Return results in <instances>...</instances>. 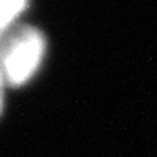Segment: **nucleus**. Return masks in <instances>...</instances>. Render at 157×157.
<instances>
[{
    "mask_svg": "<svg viewBox=\"0 0 157 157\" xmlns=\"http://www.w3.org/2000/svg\"><path fill=\"white\" fill-rule=\"evenodd\" d=\"M44 37L33 28L17 31L0 51L2 77L13 86H20L33 77L44 57Z\"/></svg>",
    "mask_w": 157,
    "mask_h": 157,
    "instance_id": "obj_1",
    "label": "nucleus"
},
{
    "mask_svg": "<svg viewBox=\"0 0 157 157\" xmlns=\"http://www.w3.org/2000/svg\"><path fill=\"white\" fill-rule=\"evenodd\" d=\"M26 0H0V33L24 11Z\"/></svg>",
    "mask_w": 157,
    "mask_h": 157,
    "instance_id": "obj_2",
    "label": "nucleus"
},
{
    "mask_svg": "<svg viewBox=\"0 0 157 157\" xmlns=\"http://www.w3.org/2000/svg\"><path fill=\"white\" fill-rule=\"evenodd\" d=\"M2 86H4V77H2V70H0V112H2Z\"/></svg>",
    "mask_w": 157,
    "mask_h": 157,
    "instance_id": "obj_3",
    "label": "nucleus"
}]
</instances>
